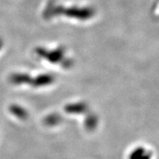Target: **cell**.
<instances>
[{
  "instance_id": "1",
  "label": "cell",
  "mask_w": 159,
  "mask_h": 159,
  "mask_svg": "<svg viewBox=\"0 0 159 159\" xmlns=\"http://www.w3.org/2000/svg\"><path fill=\"white\" fill-rule=\"evenodd\" d=\"M30 80L29 77L25 74H13L10 77V81L13 84H22L28 83Z\"/></svg>"
},
{
  "instance_id": "2",
  "label": "cell",
  "mask_w": 159,
  "mask_h": 159,
  "mask_svg": "<svg viewBox=\"0 0 159 159\" xmlns=\"http://www.w3.org/2000/svg\"><path fill=\"white\" fill-rule=\"evenodd\" d=\"M10 111L11 112V114L15 115L19 119H25L27 115L25 109L17 105H11V107H10Z\"/></svg>"
},
{
  "instance_id": "3",
  "label": "cell",
  "mask_w": 159,
  "mask_h": 159,
  "mask_svg": "<svg viewBox=\"0 0 159 159\" xmlns=\"http://www.w3.org/2000/svg\"><path fill=\"white\" fill-rule=\"evenodd\" d=\"M2 47H3V41L2 39L0 38V50H1L2 48Z\"/></svg>"
}]
</instances>
